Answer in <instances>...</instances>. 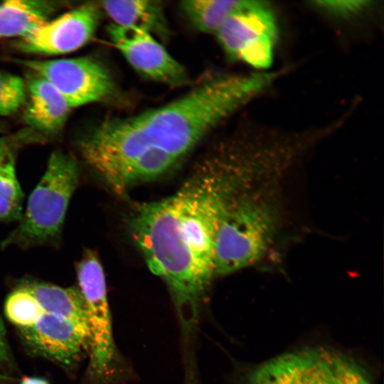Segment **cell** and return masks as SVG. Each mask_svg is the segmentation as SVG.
I'll list each match as a JSON object with an SVG mask.
<instances>
[{"instance_id": "cell-1", "label": "cell", "mask_w": 384, "mask_h": 384, "mask_svg": "<svg viewBox=\"0 0 384 384\" xmlns=\"http://www.w3.org/2000/svg\"><path fill=\"white\" fill-rule=\"evenodd\" d=\"M236 191L228 171L203 157L191 177L166 198L139 206L129 223L149 270L168 287L181 327H196L215 274L222 215Z\"/></svg>"}, {"instance_id": "cell-2", "label": "cell", "mask_w": 384, "mask_h": 384, "mask_svg": "<svg viewBox=\"0 0 384 384\" xmlns=\"http://www.w3.org/2000/svg\"><path fill=\"white\" fill-rule=\"evenodd\" d=\"M268 85L267 77L257 72L213 78L161 107L105 119L80 141L82 156L110 187H127L158 159L180 161Z\"/></svg>"}, {"instance_id": "cell-3", "label": "cell", "mask_w": 384, "mask_h": 384, "mask_svg": "<svg viewBox=\"0 0 384 384\" xmlns=\"http://www.w3.org/2000/svg\"><path fill=\"white\" fill-rule=\"evenodd\" d=\"M269 188L246 187L227 205L215 240V274L255 265L273 243L280 216L277 196Z\"/></svg>"}, {"instance_id": "cell-4", "label": "cell", "mask_w": 384, "mask_h": 384, "mask_svg": "<svg viewBox=\"0 0 384 384\" xmlns=\"http://www.w3.org/2000/svg\"><path fill=\"white\" fill-rule=\"evenodd\" d=\"M78 181L75 159L62 151H54L28 198L25 213L2 241L1 247L27 248L57 242Z\"/></svg>"}, {"instance_id": "cell-5", "label": "cell", "mask_w": 384, "mask_h": 384, "mask_svg": "<svg viewBox=\"0 0 384 384\" xmlns=\"http://www.w3.org/2000/svg\"><path fill=\"white\" fill-rule=\"evenodd\" d=\"M88 326V384H116L124 378V361L115 344L105 277L98 257L87 251L76 267Z\"/></svg>"}, {"instance_id": "cell-6", "label": "cell", "mask_w": 384, "mask_h": 384, "mask_svg": "<svg viewBox=\"0 0 384 384\" xmlns=\"http://www.w3.org/2000/svg\"><path fill=\"white\" fill-rule=\"evenodd\" d=\"M215 35L230 59L259 71L271 67L279 32L275 13L267 1H240Z\"/></svg>"}, {"instance_id": "cell-7", "label": "cell", "mask_w": 384, "mask_h": 384, "mask_svg": "<svg viewBox=\"0 0 384 384\" xmlns=\"http://www.w3.org/2000/svg\"><path fill=\"white\" fill-rule=\"evenodd\" d=\"M48 81L72 108L103 101L114 92L107 70L90 58L18 60Z\"/></svg>"}, {"instance_id": "cell-8", "label": "cell", "mask_w": 384, "mask_h": 384, "mask_svg": "<svg viewBox=\"0 0 384 384\" xmlns=\"http://www.w3.org/2000/svg\"><path fill=\"white\" fill-rule=\"evenodd\" d=\"M108 32L113 45L141 75L171 86L183 85L188 82L184 67L151 33L113 23Z\"/></svg>"}, {"instance_id": "cell-9", "label": "cell", "mask_w": 384, "mask_h": 384, "mask_svg": "<svg viewBox=\"0 0 384 384\" xmlns=\"http://www.w3.org/2000/svg\"><path fill=\"white\" fill-rule=\"evenodd\" d=\"M99 17L96 6L82 5L41 23L21 38L18 46L26 53L48 55L75 51L92 39Z\"/></svg>"}, {"instance_id": "cell-10", "label": "cell", "mask_w": 384, "mask_h": 384, "mask_svg": "<svg viewBox=\"0 0 384 384\" xmlns=\"http://www.w3.org/2000/svg\"><path fill=\"white\" fill-rule=\"evenodd\" d=\"M241 384H334L326 351L308 348L281 354L250 370Z\"/></svg>"}, {"instance_id": "cell-11", "label": "cell", "mask_w": 384, "mask_h": 384, "mask_svg": "<svg viewBox=\"0 0 384 384\" xmlns=\"http://www.w3.org/2000/svg\"><path fill=\"white\" fill-rule=\"evenodd\" d=\"M19 331L36 352L65 366L77 362L87 350L85 334L69 321L46 311L35 324Z\"/></svg>"}, {"instance_id": "cell-12", "label": "cell", "mask_w": 384, "mask_h": 384, "mask_svg": "<svg viewBox=\"0 0 384 384\" xmlns=\"http://www.w3.org/2000/svg\"><path fill=\"white\" fill-rule=\"evenodd\" d=\"M26 88L29 100L24 112L26 123L47 134L58 132L71 109L65 99L48 81L36 74L28 78Z\"/></svg>"}, {"instance_id": "cell-13", "label": "cell", "mask_w": 384, "mask_h": 384, "mask_svg": "<svg viewBox=\"0 0 384 384\" xmlns=\"http://www.w3.org/2000/svg\"><path fill=\"white\" fill-rule=\"evenodd\" d=\"M21 286L36 299L46 312L69 321L88 338L85 306L78 288L37 281H26Z\"/></svg>"}, {"instance_id": "cell-14", "label": "cell", "mask_w": 384, "mask_h": 384, "mask_svg": "<svg viewBox=\"0 0 384 384\" xmlns=\"http://www.w3.org/2000/svg\"><path fill=\"white\" fill-rule=\"evenodd\" d=\"M113 24L145 30L152 34H165L166 26L162 6L149 0H117L102 3Z\"/></svg>"}, {"instance_id": "cell-15", "label": "cell", "mask_w": 384, "mask_h": 384, "mask_svg": "<svg viewBox=\"0 0 384 384\" xmlns=\"http://www.w3.org/2000/svg\"><path fill=\"white\" fill-rule=\"evenodd\" d=\"M54 7L46 1H0V39L23 38L48 21Z\"/></svg>"}, {"instance_id": "cell-16", "label": "cell", "mask_w": 384, "mask_h": 384, "mask_svg": "<svg viewBox=\"0 0 384 384\" xmlns=\"http://www.w3.org/2000/svg\"><path fill=\"white\" fill-rule=\"evenodd\" d=\"M240 3V0H188L182 1L181 7L197 30L215 34Z\"/></svg>"}, {"instance_id": "cell-17", "label": "cell", "mask_w": 384, "mask_h": 384, "mask_svg": "<svg viewBox=\"0 0 384 384\" xmlns=\"http://www.w3.org/2000/svg\"><path fill=\"white\" fill-rule=\"evenodd\" d=\"M23 193L17 179L13 151L0 162V221H19Z\"/></svg>"}, {"instance_id": "cell-18", "label": "cell", "mask_w": 384, "mask_h": 384, "mask_svg": "<svg viewBox=\"0 0 384 384\" xmlns=\"http://www.w3.org/2000/svg\"><path fill=\"white\" fill-rule=\"evenodd\" d=\"M4 311L8 319L18 329L33 326L45 312L36 299L21 286L9 295Z\"/></svg>"}, {"instance_id": "cell-19", "label": "cell", "mask_w": 384, "mask_h": 384, "mask_svg": "<svg viewBox=\"0 0 384 384\" xmlns=\"http://www.w3.org/2000/svg\"><path fill=\"white\" fill-rule=\"evenodd\" d=\"M373 4L374 1L369 0H325L309 2L314 10L337 21L356 20L369 11Z\"/></svg>"}, {"instance_id": "cell-20", "label": "cell", "mask_w": 384, "mask_h": 384, "mask_svg": "<svg viewBox=\"0 0 384 384\" xmlns=\"http://www.w3.org/2000/svg\"><path fill=\"white\" fill-rule=\"evenodd\" d=\"M334 384H371L364 370L348 356L326 351Z\"/></svg>"}, {"instance_id": "cell-21", "label": "cell", "mask_w": 384, "mask_h": 384, "mask_svg": "<svg viewBox=\"0 0 384 384\" xmlns=\"http://www.w3.org/2000/svg\"><path fill=\"white\" fill-rule=\"evenodd\" d=\"M26 90L20 77L0 72V116L16 112L25 101Z\"/></svg>"}, {"instance_id": "cell-22", "label": "cell", "mask_w": 384, "mask_h": 384, "mask_svg": "<svg viewBox=\"0 0 384 384\" xmlns=\"http://www.w3.org/2000/svg\"><path fill=\"white\" fill-rule=\"evenodd\" d=\"M11 353L6 338L4 323L0 316V362L7 363L10 361Z\"/></svg>"}, {"instance_id": "cell-23", "label": "cell", "mask_w": 384, "mask_h": 384, "mask_svg": "<svg viewBox=\"0 0 384 384\" xmlns=\"http://www.w3.org/2000/svg\"><path fill=\"white\" fill-rule=\"evenodd\" d=\"M12 151V146L9 141L0 137V162Z\"/></svg>"}, {"instance_id": "cell-24", "label": "cell", "mask_w": 384, "mask_h": 384, "mask_svg": "<svg viewBox=\"0 0 384 384\" xmlns=\"http://www.w3.org/2000/svg\"><path fill=\"white\" fill-rule=\"evenodd\" d=\"M20 384H49L46 380L41 378H25Z\"/></svg>"}, {"instance_id": "cell-25", "label": "cell", "mask_w": 384, "mask_h": 384, "mask_svg": "<svg viewBox=\"0 0 384 384\" xmlns=\"http://www.w3.org/2000/svg\"><path fill=\"white\" fill-rule=\"evenodd\" d=\"M8 378L0 373V384L7 380Z\"/></svg>"}]
</instances>
